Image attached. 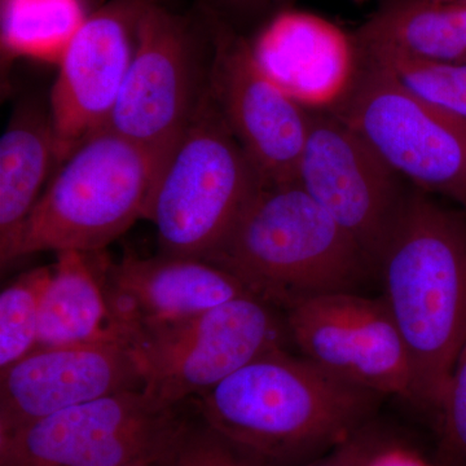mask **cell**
Listing matches in <instances>:
<instances>
[{"instance_id": "cell-12", "label": "cell", "mask_w": 466, "mask_h": 466, "mask_svg": "<svg viewBox=\"0 0 466 466\" xmlns=\"http://www.w3.org/2000/svg\"><path fill=\"white\" fill-rule=\"evenodd\" d=\"M208 87L263 184L297 183L312 112L266 76L250 42L219 30Z\"/></svg>"}, {"instance_id": "cell-22", "label": "cell", "mask_w": 466, "mask_h": 466, "mask_svg": "<svg viewBox=\"0 0 466 466\" xmlns=\"http://www.w3.org/2000/svg\"><path fill=\"white\" fill-rule=\"evenodd\" d=\"M388 69L410 94L466 122V64L440 63L395 54H361Z\"/></svg>"}, {"instance_id": "cell-11", "label": "cell", "mask_w": 466, "mask_h": 466, "mask_svg": "<svg viewBox=\"0 0 466 466\" xmlns=\"http://www.w3.org/2000/svg\"><path fill=\"white\" fill-rule=\"evenodd\" d=\"M201 92L182 23L167 9L146 2L124 85L100 130L168 152L188 125Z\"/></svg>"}, {"instance_id": "cell-25", "label": "cell", "mask_w": 466, "mask_h": 466, "mask_svg": "<svg viewBox=\"0 0 466 466\" xmlns=\"http://www.w3.org/2000/svg\"><path fill=\"white\" fill-rule=\"evenodd\" d=\"M386 450L381 433L370 422L323 458L312 460L306 466H370Z\"/></svg>"}, {"instance_id": "cell-18", "label": "cell", "mask_w": 466, "mask_h": 466, "mask_svg": "<svg viewBox=\"0 0 466 466\" xmlns=\"http://www.w3.org/2000/svg\"><path fill=\"white\" fill-rule=\"evenodd\" d=\"M92 253H57L51 280L43 294L38 349L128 341L113 320L99 260Z\"/></svg>"}, {"instance_id": "cell-7", "label": "cell", "mask_w": 466, "mask_h": 466, "mask_svg": "<svg viewBox=\"0 0 466 466\" xmlns=\"http://www.w3.org/2000/svg\"><path fill=\"white\" fill-rule=\"evenodd\" d=\"M274 309L248 293L134 333L130 342L142 364L144 391L177 407L256 359L284 349L289 336Z\"/></svg>"}, {"instance_id": "cell-2", "label": "cell", "mask_w": 466, "mask_h": 466, "mask_svg": "<svg viewBox=\"0 0 466 466\" xmlns=\"http://www.w3.org/2000/svg\"><path fill=\"white\" fill-rule=\"evenodd\" d=\"M407 195L379 269L406 345L415 403L440 410L466 342V213Z\"/></svg>"}, {"instance_id": "cell-28", "label": "cell", "mask_w": 466, "mask_h": 466, "mask_svg": "<svg viewBox=\"0 0 466 466\" xmlns=\"http://www.w3.org/2000/svg\"><path fill=\"white\" fill-rule=\"evenodd\" d=\"M232 3H238V5H256V3L265 2V0H229Z\"/></svg>"}, {"instance_id": "cell-5", "label": "cell", "mask_w": 466, "mask_h": 466, "mask_svg": "<svg viewBox=\"0 0 466 466\" xmlns=\"http://www.w3.org/2000/svg\"><path fill=\"white\" fill-rule=\"evenodd\" d=\"M168 153L109 130L92 134L43 191L24 226L18 259L39 251L99 253L108 247L144 218Z\"/></svg>"}, {"instance_id": "cell-15", "label": "cell", "mask_w": 466, "mask_h": 466, "mask_svg": "<svg viewBox=\"0 0 466 466\" xmlns=\"http://www.w3.org/2000/svg\"><path fill=\"white\" fill-rule=\"evenodd\" d=\"M113 320L130 341L146 328L200 314L248 294L240 281L207 260L126 253L116 263L99 260Z\"/></svg>"}, {"instance_id": "cell-24", "label": "cell", "mask_w": 466, "mask_h": 466, "mask_svg": "<svg viewBox=\"0 0 466 466\" xmlns=\"http://www.w3.org/2000/svg\"><path fill=\"white\" fill-rule=\"evenodd\" d=\"M440 410L441 465L466 466V342L450 377Z\"/></svg>"}, {"instance_id": "cell-26", "label": "cell", "mask_w": 466, "mask_h": 466, "mask_svg": "<svg viewBox=\"0 0 466 466\" xmlns=\"http://www.w3.org/2000/svg\"><path fill=\"white\" fill-rule=\"evenodd\" d=\"M370 466H417L410 460L400 458V456L390 455L388 450L382 452Z\"/></svg>"}, {"instance_id": "cell-16", "label": "cell", "mask_w": 466, "mask_h": 466, "mask_svg": "<svg viewBox=\"0 0 466 466\" xmlns=\"http://www.w3.org/2000/svg\"><path fill=\"white\" fill-rule=\"evenodd\" d=\"M250 48L266 76L311 112L337 108L351 91L360 66L355 39L311 12H280Z\"/></svg>"}, {"instance_id": "cell-30", "label": "cell", "mask_w": 466, "mask_h": 466, "mask_svg": "<svg viewBox=\"0 0 466 466\" xmlns=\"http://www.w3.org/2000/svg\"><path fill=\"white\" fill-rule=\"evenodd\" d=\"M280 2L288 3V2H291V0H280Z\"/></svg>"}, {"instance_id": "cell-13", "label": "cell", "mask_w": 466, "mask_h": 466, "mask_svg": "<svg viewBox=\"0 0 466 466\" xmlns=\"http://www.w3.org/2000/svg\"><path fill=\"white\" fill-rule=\"evenodd\" d=\"M144 3L115 0L92 14L58 61L50 100L57 165L99 131L115 108Z\"/></svg>"}, {"instance_id": "cell-20", "label": "cell", "mask_w": 466, "mask_h": 466, "mask_svg": "<svg viewBox=\"0 0 466 466\" xmlns=\"http://www.w3.org/2000/svg\"><path fill=\"white\" fill-rule=\"evenodd\" d=\"M86 18L81 0H2L3 54L57 64Z\"/></svg>"}, {"instance_id": "cell-4", "label": "cell", "mask_w": 466, "mask_h": 466, "mask_svg": "<svg viewBox=\"0 0 466 466\" xmlns=\"http://www.w3.org/2000/svg\"><path fill=\"white\" fill-rule=\"evenodd\" d=\"M265 186L208 85L147 204L165 256L205 260Z\"/></svg>"}, {"instance_id": "cell-6", "label": "cell", "mask_w": 466, "mask_h": 466, "mask_svg": "<svg viewBox=\"0 0 466 466\" xmlns=\"http://www.w3.org/2000/svg\"><path fill=\"white\" fill-rule=\"evenodd\" d=\"M188 422L144 389L115 392L0 434V466H131L159 461Z\"/></svg>"}, {"instance_id": "cell-17", "label": "cell", "mask_w": 466, "mask_h": 466, "mask_svg": "<svg viewBox=\"0 0 466 466\" xmlns=\"http://www.w3.org/2000/svg\"><path fill=\"white\" fill-rule=\"evenodd\" d=\"M57 165L50 113L25 106L12 116L0 140V262L18 259V247L48 173Z\"/></svg>"}, {"instance_id": "cell-3", "label": "cell", "mask_w": 466, "mask_h": 466, "mask_svg": "<svg viewBox=\"0 0 466 466\" xmlns=\"http://www.w3.org/2000/svg\"><path fill=\"white\" fill-rule=\"evenodd\" d=\"M205 260L284 311L312 297L355 291L372 271L348 233L299 183L260 187Z\"/></svg>"}, {"instance_id": "cell-27", "label": "cell", "mask_w": 466, "mask_h": 466, "mask_svg": "<svg viewBox=\"0 0 466 466\" xmlns=\"http://www.w3.org/2000/svg\"><path fill=\"white\" fill-rule=\"evenodd\" d=\"M438 2L444 3V5H460V7H466V0H438Z\"/></svg>"}, {"instance_id": "cell-14", "label": "cell", "mask_w": 466, "mask_h": 466, "mask_svg": "<svg viewBox=\"0 0 466 466\" xmlns=\"http://www.w3.org/2000/svg\"><path fill=\"white\" fill-rule=\"evenodd\" d=\"M143 385L142 364L127 341L34 350L0 375V434Z\"/></svg>"}, {"instance_id": "cell-19", "label": "cell", "mask_w": 466, "mask_h": 466, "mask_svg": "<svg viewBox=\"0 0 466 466\" xmlns=\"http://www.w3.org/2000/svg\"><path fill=\"white\" fill-rule=\"evenodd\" d=\"M354 39L361 54L466 64V45L455 8L438 0H390Z\"/></svg>"}, {"instance_id": "cell-8", "label": "cell", "mask_w": 466, "mask_h": 466, "mask_svg": "<svg viewBox=\"0 0 466 466\" xmlns=\"http://www.w3.org/2000/svg\"><path fill=\"white\" fill-rule=\"evenodd\" d=\"M332 112L400 177L466 213V122L419 99L363 56L351 91Z\"/></svg>"}, {"instance_id": "cell-29", "label": "cell", "mask_w": 466, "mask_h": 466, "mask_svg": "<svg viewBox=\"0 0 466 466\" xmlns=\"http://www.w3.org/2000/svg\"><path fill=\"white\" fill-rule=\"evenodd\" d=\"M161 461V460H159ZM159 461L156 462H146V464H137V465H131V466H158Z\"/></svg>"}, {"instance_id": "cell-9", "label": "cell", "mask_w": 466, "mask_h": 466, "mask_svg": "<svg viewBox=\"0 0 466 466\" xmlns=\"http://www.w3.org/2000/svg\"><path fill=\"white\" fill-rule=\"evenodd\" d=\"M400 179L342 119L311 113L297 183L348 233L372 271L406 201Z\"/></svg>"}, {"instance_id": "cell-21", "label": "cell", "mask_w": 466, "mask_h": 466, "mask_svg": "<svg viewBox=\"0 0 466 466\" xmlns=\"http://www.w3.org/2000/svg\"><path fill=\"white\" fill-rule=\"evenodd\" d=\"M54 266L36 267L18 276L0 294V370L38 349L43 294Z\"/></svg>"}, {"instance_id": "cell-23", "label": "cell", "mask_w": 466, "mask_h": 466, "mask_svg": "<svg viewBox=\"0 0 466 466\" xmlns=\"http://www.w3.org/2000/svg\"><path fill=\"white\" fill-rule=\"evenodd\" d=\"M158 466H268L253 458L210 426L189 425Z\"/></svg>"}, {"instance_id": "cell-1", "label": "cell", "mask_w": 466, "mask_h": 466, "mask_svg": "<svg viewBox=\"0 0 466 466\" xmlns=\"http://www.w3.org/2000/svg\"><path fill=\"white\" fill-rule=\"evenodd\" d=\"M196 398L205 424L275 466L329 452L370 424L382 397L280 349Z\"/></svg>"}, {"instance_id": "cell-10", "label": "cell", "mask_w": 466, "mask_h": 466, "mask_svg": "<svg viewBox=\"0 0 466 466\" xmlns=\"http://www.w3.org/2000/svg\"><path fill=\"white\" fill-rule=\"evenodd\" d=\"M285 314L289 339L312 363L381 397L415 403L410 357L382 297L337 291L302 300Z\"/></svg>"}]
</instances>
